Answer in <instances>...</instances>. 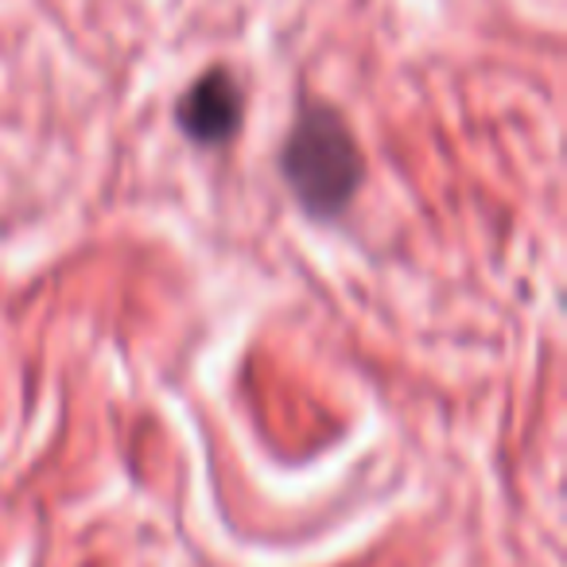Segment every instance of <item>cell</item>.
<instances>
[{
  "instance_id": "6da1fadb",
  "label": "cell",
  "mask_w": 567,
  "mask_h": 567,
  "mask_svg": "<svg viewBox=\"0 0 567 567\" xmlns=\"http://www.w3.org/2000/svg\"><path fill=\"white\" fill-rule=\"evenodd\" d=\"M280 175L296 203L316 218H334L362 187V148L347 117L327 102H308L296 113L280 148Z\"/></svg>"
},
{
  "instance_id": "7a4b0ae2",
  "label": "cell",
  "mask_w": 567,
  "mask_h": 567,
  "mask_svg": "<svg viewBox=\"0 0 567 567\" xmlns=\"http://www.w3.org/2000/svg\"><path fill=\"white\" fill-rule=\"evenodd\" d=\"M245 117V94L237 86L234 71L226 66H210L198 74L187 90H183L179 105H175V121H179L183 136L203 148H218L241 128Z\"/></svg>"
}]
</instances>
